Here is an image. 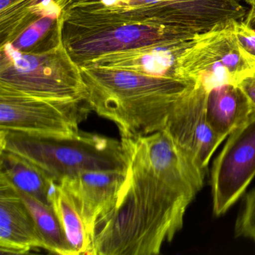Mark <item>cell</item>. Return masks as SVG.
<instances>
[{
  "label": "cell",
  "mask_w": 255,
  "mask_h": 255,
  "mask_svg": "<svg viewBox=\"0 0 255 255\" xmlns=\"http://www.w3.org/2000/svg\"><path fill=\"white\" fill-rule=\"evenodd\" d=\"M159 137L122 138L125 179L114 205L95 225L92 255H159L183 228L190 203L165 169Z\"/></svg>",
  "instance_id": "obj_1"
},
{
  "label": "cell",
  "mask_w": 255,
  "mask_h": 255,
  "mask_svg": "<svg viewBox=\"0 0 255 255\" xmlns=\"http://www.w3.org/2000/svg\"><path fill=\"white\" fill-rule=\"evenodd\" d=\"M81 71L92 111L114 122L122 138L163 131L171 106L196 84L110 68L84 67Z\"/></svg>",
  "instance_id": "obj_2"
},
{
  "label": "cell",
  "mask_w": 255,
  "mask_h": 255,
  "mask_svg": "<svg viewBox=\"0 0 255 255\" xmlns=\"http://www.w3.org/2000/svg\"><path fill=\"white\" fill-rule=\"evenodd\" d=\"M0 150L23 156L57 183L83 171L125 168L122 141L82 131L58 138L0 130Z\"/></svg>",
  "instance_id": "obj_3"
},
{
  "label": "cell",
  "mask_w": 255,
  "mask_h": 255,
  "mask_svg": "<svg viewBox=\"0 0 255 255\" xmlns=\"http://www.w3.org/2000/svg\"><path fill=\"white\" fill-rule=\"evenodd\" d=\"M0 86L46 99H87L81 68L63 44L38 54L0 47Z\"/></svg>",
  "instance_id": "obj_4"
},
{
  "label": "cell",
  "mask_w": 255,
  "mask_h": 255,
  "mask_svg": "<svg viewBox=\"0 0 255 255\" xmlns=\"http://www.w3.org/2000/svg\"><path fill=\"white\" fill-rule=\"evenodd\" d=\"M62 34L64 46L80 68L104 55L192 39L198 35L156 23L87 20L64 16Z\"/></svg>",
  "instance_id": "obj_5"
},
{
  "label": "cell",
  "mask_w": 255,
  "mask_h": 255,
  "mask_svg": "<svg viewBox=\"0 0 255 255\" xmlns=\"http://www.w3.org/2000/svg\"><path fill=\"white\" fill-rule=\"evenodd\" d=\"M92 111L87 100H53L0 86V130L66 138L80 133Z\"/></svg>",
  "instance_id": "obj_6"
},
{
  "label": "cell",
  "mask_w": 255,
  "mask_h": 255,
  "mask_svg": "<svg viewBox=\"0 0 255 255\" xmlns=\"http://www.w3.org/2000/svg\"><path fill=\"white\" fill-rule=\"evenodd\" d=\"M233 21L198 34L180 62L183 80L199 81L207 91L225 84H236L255 68L242 53L237 42Z\"/></svg>",
  "instance_id": "obj_7"
},
{
  "label": "cell",
  "mask_w": 255,
  "mask_h": 255,
  "mask_svg": "<svg viewBox=\"0 0 255 255\" xmlns=\"http://www.w3.org/2000/svg\"><path fill=\"white\" fill-rule=\"evenodd\" d=\"M255 177V110L228 135L211 173L213 211L225 214L246 192Z\"/></svg>",
  "instance_id": "obj_8"
},
{
  "label": "cell",
  "mask_w": 255,
  "mask_h": 255,
  "mask_svg": "<svg viewBox=\"0 0 255 255\" xmlns=\"http://www.w3.org/2000/svg\"><path fill=\"white\" fill-rule=\"evenodd\" d=\"M207 90L201 82L188 89L174 103L165 119V132L200 169L207 172L216 149L225 139L207 123Z\"/></svg>",
  "instance_id": "obj_9"
},
{
  "label": "cell",
  "mask_w": 255,
  "mask_h": 255,
  "mask_svg": "<svg viewBox=\"0 0 255 255\" xmlns=\"http://www.w3.org/2000/svg\"><path fill=\"white\" fill-rule=\"evenodd\" d=\"M246 14L240 0H164L151 8L147 23L202 34Z\"/></svg>",
  "instance_id": "obj_10"
},
{
  "label": "cell",
  "mask_w": 255,
  "mask_h": 255,
  "mask_svg": "<svg viewBox=\"0 0 255 255\" xmlns=\"http://www.w3.org/2000/svg\"><path fill=\"white\" fill-rule=\"evenodd\" d=\"M195 38L104 55L90 61L82 68H110L184 80L180 74V59L193 44Z\"/></svg>",
  "instance_id": "obj_11"
},
{
  "label": "cell",
  "mask_w": 255,
  "mask_h": 255,
  "mask_svg": "<svg viewBox=\"0 0 255 255\" xmlns=\"http://www.w3.org/2000/svg\"><path fill=\"white\" fill-rule=\"evenodd\" d=\"M125 170H93L66 177L59 183L72 197L92 237L98 219L116 203Z\"/></svg>",
  "instance_id": "obj_12"
},
{
  "label": "cell",
  "mask_w": 255,
  "mask_h": 255,
  "mask_svg": "<svg viewBox=\"0 0 255 255\" xmlns=\"http://www.w3.org/2000/svg\"><path fill=\"white\" fill-rule=\"evenodd\" d=\"M44 249L32 215L14 185L0 174V252L23 255Z\"/></svg>",
  "instance_id": "obj_13"
},
{
  "label": "cell",
  "mask_w": 255,
  "mask_h": 255,
  "mask_svg": "<svg viewBox=\"0 0 255 255\" xmlns=\"http://www.w3.org/2000/svg\"><path fill=\"white\" fill-rule=\"evenodd\" d=\"M64 17L87 20L147 23L150 10L164 0H58Z\"/></svg>",
  "instance_id": "obj_14"
},
{
  "label": "cell",
  "mask_w": 255,
  "mask_h": 255,
  "mask_svg": "<svg viewBox=\"0 0 255 255\" xmlns=\"http://www.w3.org/2000/svg\"><path fill=\"white\" fill-rule=\"evenodd\" d=\"M205 110L211 129L225 138L255 111L246 94L236 84L222 85L207 91Z\"/></svg>",
  "instance_id": "obj_15"
},
{
  "label": "cell",
  "mask_w": 255,
  "mask_h": 255,
  "mask_svg": "<svg viewBox=\"0 0 255 255\" xmlns=\"http://www.w3.org/2000/svg\"><path fill=\"white\" fill-rule=\"evenodd\" d=\"M45 1V8L41 15L7 45L20 53L38 54L50 51L63 44V16L59 1Z\"/></svg>",
  "instance_id": "obj_16"
},
{
  "label": "cell",
  "mask_w": 255,
  "mask_h": 255,
  "mask_svg": "<svg viewBox=\"0 0 255 255\" xmlns=\"http://www.w3.org/2000/svg\"><path fill=\"white\" fill-rule=\"evenodd\" d=\"M0 174L16 189L47 205H52L50 195L56 182L41 168L20 155L0 150Z\"/></svg>",
  "instance_id": "obj_17"
},
{
  "label": "cell",
  "mask_w": 255,
  "mask_h": 255,
  "mask_svg": "<svg viewBox=\"0 0 255 255\" xmlns=\"http://www.w3.org/2000/svg\"><path fill=\"white\" fill-rule=\"evenodd\" d=\"M50 200L74 255H92V236L72 197L56 183Z\"/></svg>",
  "instance_id": "obj_18"
},
{
  "label": "cell",
  "mask_w": 255,
  "mask_h": 255,
  "mask_svg": "<svg viewBox=\"0 0 255 255\" xmlns=\"http://www.w3.org/2000/svg\"><path fill=\"white\" fill-rule=\"evenodd\" d=\"M17 191L33 218L44 249L57 255H74L53 206L44 204L28 194Z\"/></svg>",
  "instance_id": "obj_19"
},
{
  "label": "cell",
  "mask_w": 255,
  "mask_h": 255,
  "mask_svg": "<svg viewBox=\"0 0 255 255\" xmlns=\"http://www.w3.org/2000/svg\"><path fill=\"white\" fill-rule=\"evenodd\" d=\"M41 0H0V47L11 44L20 33L29 8Z\"/></svg>",
  "instance_id": "obj_20"
},
{
  "label": "cell",
  "mask_w": 255,
  "mask_h": 255,
  "mask_svg": "<svg viewBox=\"0 0 255 255\" xmlns=\"http://www.w3.org/2000/svg\"><path fill=\"white\" fill-rule=\"evenodd\" d=\"M236 236L249 239L255 243V187L246 195L243 210L237 218Z\"/></svg>",
  "instance_id": "obj_21"
},
{
  "label": "cell",
  "mask_w": 255,
  "mask_h": 255,
  "mask_svg": "<svg viewBox=\"0 0 255 255\" xmlns=\"http://www.w3.org/2000/svg\"><path fill=\"white\" fill-rule=\"evenodd\" d=\"M233 31L242 53L255 68V31L243 20L233 22Z\"/></svg>",
  "instance_id": "obj_22"
},
{
  "label": "cell",
  "mask_w": 255,
  "mask_h": 255,
  "mask_svg": "<svg viewBox=\"0 0 255 255\" xmlns=\"http://www.w3.org/2000/svg\"><path fill=\"white\" fill-rule=\"evenodd\" d=\"M238 86L246 94L254 110H255V71L243 78Z\"/></svg>",
  "instance_id": "obj_23"
},
{
  "label": "cell",
  "mask_w": 255,
  "mask_h": 255,
  "mask_svg": "<svg viewBox=\"0 0 255 255\" xmlns=\"http://www.w3.org/2000/svg\"><path fill=\"white\" fill-rule=\"evenodd\" d=\"M245 23L255 31V8H251L246 14Z\"/></svg>",
  "instance_id": "obj_24"
},
{
  "label": "cell",
  "mask_w": 255,
  "mask_h": 255,
  "mask_svg": "<svg viewBox=\"0 0 255 255\" xmlns=\"http://www.w3.org/2000/svg\"><path fill=\"white\" fill-rule=\"evenodd\" d=\"M243 1L249 4L251 8H255V0H243Z\"/></svg>",
  "instance_id": "obj_25"
}]
</instances>
